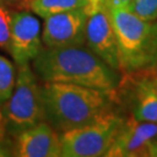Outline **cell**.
<instances>
[{
    "label": "cell",
    "mask_w": 157,
    "mask_h": 157,
    "mask_svg": "<svg viewBox=\"0 0 157 157\" xmlns=\"http://www.w3.org/2000/svg\"><path fill=\"white\" fill-rule=\"evenodd\" d=\"M42 99L45 121L61 133L94 122L120 102L106 91L61 82H45Z\"/></svg>",
    "instance_id": "1"
},
{
    "label": "cell",
    "mask_w": 157,
    "mask_h": 157,
    "mask_svg": "<svg viewBox=\"0 0 157 157\" xmlns=\"http://www.w3.org/2000/svg\"><path fill=\"white\" fill-rule=\"evenodd\" d=\"M33 67L44 82H61L106 91L118 97L115 70L83 47L45 48L33 59Z\"/></svg>",
    "instance_id": "2"
},
{
    "label": "cell",
    "mask_w": 157,
    "mask_h": 157,
    "mask_svg": "<svg viewBox=\"0 0 157 157\" xmlns=\"http://www.w3.org/2000/svg\"><path fill=\"white\" fill-rule=\"evenodd\" d=\"M117 36L119 70L134 71L157 62V23L142 20L126 6H108Z\"/></svg>",
    "instance_id": "3"
},
{
    "label": "cell",
    "mask_w": 157,
    "mask_h": 157,
    "mask_svg": "<svg viewBox=\"0 0 157 157\" xmlns=\"http://www.w3.org/2000/svg\"><path fill=\"white\" fill-rule=\"evenodd\" d=\"M0 113L5 132L12 136L45 120L42 86L29 63L17 65L13 92L1 105Z\"/></svg>",
    "instance_id": "4"
},
{
    "label": "cell",
    "mask_w": 157,
    "mask_h": 157,
    "mask_svg": "<svg viewBox=\"0 0 157 157\" xmlns=\"http://www.w3.org/2000/svg\"><path fill=\"white\" fill-rule=\"evenodd\" d=\"M124 118L109 112L97 121L59 135L63 157L106 156Z\"/></svg>",
    "instance_id": "5"
},
{
    "label": "cell",
    "mask_w": 157,
    "mask_h": 157,
    "mask_svg": "<svg viewBox=\"0 0 157 157\" xmlns=\"http://www.w3.org/2000/svg\"><path fill=\"white\" fill-rule=\"evenodd\" d=\"M107 157H157V124L124 119Z\"/></svg>",
    "instance_id": "6"
},
{
    "label": "cell",
    "mask_w": 157,
    "mask_h": 157,
    "mask_svg": "<svg viewBox=\"0 0 157 157\" xmlns=\"http://www.w3.org/2000/svg\"><path fill=\"white\" fill-rule=\"evenodd\" d=\"M87 15L84 8H79L44 17L43 43L48 48L83 47Z\"/></svg>",
    "instance_id": "7"
},
{
    "label": "cell",
    "mask_w": 157,
    "mask_h": 157,
    "mask_svg": "<svg viewBox=\"0 0 157 157\" xmlns=\"http://www.w3.org/2000/svg\"><path fill=\"white\" fill-rule=\"evenodd\" d=\"M85 43L107 65L114 70H119L117 36L106 2L89 13L85 29Z\"/></svg>",
    "instance_id": "8"
},
{
    "label": "cell",
    "mask_w": 157,
    "mask_h": 157,
    "mask_svg": "<svg viewBox=\"0 0 157 157\" xmlns=\"http://www.w3.org/2000/svg\"><path fill=\"white\" fill-rule=\"evenodd\" d=\"M17 65L29 63L42 50L39 20L27 11L12 13L8 48Z\"/></svg>",
    "instance_id": "9"
},
{
    "label": "cell",
    "mask_w": 157,
    "mask_h": 157,
    "mask_svg": "<svg viewBox=\"0 0 157 157\" xmlns=\"http://www.w3.org/2000/svg\"><path fill=\"white\" fill-rule=\"evenodd\" d=\"M118 97L137 121L157 124V93L134 71L124 72L118 84Z\"/></svg>",
    "instance_id": "10"
},
{
    "label": "cell",
    "mask_w": 157,
    "mask_h": 157,
    "mask_svg": "<svg viewBox=\"0 0 157 157\" xmlns=\"http://www.w3.org/2000/svg\"><path fill=\"white\" fill-rule=\"evenodd\" d=\"M15 137L14 154L19 157L62 156L61 137L49 122L41 121L20 132Z\"/></svg>",
    "instance_id": "11"
},
{
    "label": "cell",
    "mask_w": 157,
    "mask_h": 157,
    "mask_svg": "<svg viewBox=\"0 0 157 157\" xmlns=\"http://www.w3.org/2000/svg\"><path fill=\"white\" fill-rule=\"evenodd\" d=\"M86 4V0H33L29 5V11L44 19L57 13L84 8Z\"/></svg>",
    "instance_id": "12"
},
{
    "label": "cell",
    "mask_w": 157,
    "mask_h": 157,
    "mask_svg": "<svg viewBox=\"0 0 157 157\" xmlns=\"http://www.w3.org/2000/svg\"><path fill=\"white\" fill-rule=\"evenodd\" d=\"M15 85V69L13 63L0 55V105L10 97Z\"/></svg>",
    "instance_id": "13"
},
{
    "label": "cell",
    "mask_w": 157,
    "mask_h": 157,
    "mask_svg": "<svg viewBox=\"0 0 157 157\" xmlns=\"http://www.w3.org/2000/svg\"><path fill=\"white\" fill-rule=\"evenodd\" d=\"M128 8L142 20H157V0H132Z\"/></svg>",
    "instance_id": "14"
},
{
    "label": "cell",
    "mask_w": 157,
    "mask_h": 157,
    "mask_svg": "<svg viewBox=\"0 0 157 157\" xmlns=\"http://www.w3.org/2000/svg\"><path fill=\"white\" fill-rule=\"evenodd\" d=\"M12 13L7 7L0 5V48H8L10 34H11Z\"/></svg>",
    "instance_id": "15"
},
{
    "label": "cell",
    "mask_w": 157,
    "mask_h": 157,
    "mask_svg": "<svg viewBox=\"0 0 157 157\" xmlns=\"http://www.w3.org/2000/svg\"><path fill=\"white\" fill-rule=\"evenodd\" d=\"M134 72L144 82H147L152 90L157 93V62L151 65L134 70Z\"/></svg>",
    "instance_id": "16"
},
{
    "label": "cell",
    "mask_w": 157,
    "mask_h": 157,
    "mask_svg": "<svg viewBox=\"0 0 157 157\" xmlns=\"http://www.w3.org/2000/svg\"><path fill=\"white\" fill-rule=\"evenodd\" d=\"M32 1L33 0H15L12 6H14L19 11H28L29 5H30Z\"/></svg>",
    "instance_id": "17"
},
{
    "label": "cell",
    "mask_w": 157,
    "mask_h": 157,
    "mask_svg": "<svg viewBox=\"0 0 157 157\" xmlns=\"http://www.w3.org/2000/svg\"><path fill=\"white\" fill-rule=\"evenodd\" d=\"M108 6H126L128 7L132 0H105Z\"/></svg>",
    "instance_id": "18"
},
{
    "label": "cell",
    "mask_w": 157,
    "mask_h": 157,
    "mask_svg": "<svg viewBox=\"0 0 157 157\" xmlns=\"http://www.w3.org/2000/svg\"><path fill=\"white\" fill-rule=\"evenodd\" d=\"M5 132V127H4V122H2V118H1V113H0V139L2 137Z\"/></svg>",
    "instance_id": "19"
},
{
    "label": "cell",
    "mask_w": 157,
    "mask_h": 157,
    "mask_svg": "<svg viewBox=\"0 0 157 157\" xmlns=\"http://www.w3.org/2000/svg\"><path fill=\"white\" fill-rule=\"evenodd\" d=\"M15 0H0V5H4V6H12L13 2Z\"/></svg>",
    "instance_id": "20"
}]
</instances>
